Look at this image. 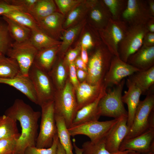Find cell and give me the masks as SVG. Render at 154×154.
<instances>
[{"label": "cell", "instance_id": "obj_5", "mask_svg": "<svg viewBox=\"0 0 154 154\" xmlns=\"http://www.w3.org/2000/svg\"><path fill=\"white\" fill-rule=\"evenodd\" d=\"M125 83L124 79L112 88H107L105 94L100 100L98 110L100 116L118 119L127 116L122 99V92Z\"/></svg>", "mask_w": 154, "mask_h": 154}, {"label": "cell", "instance_id": "obj_18", "mask_svg": "<svg viewBox=\"0 0 154 154\" xmlns=\"http://www.w3.org/2000/svg\"><path fill=\"white\" fill-rule=\"evenodd\" d=\"M65 16L56 11L37 22L40 29L52 38L61 39Z\"/></svg>", "mask_w": 154, "mask_h": 154}, {"label": "cell", "instance_id": "obj_13", "mask_svg": "<svg viewBox=\"0 0 154 154\" xmlns=\"http://www.w3.org/2000/svg\"><path fill=\"white\" fill-rule=\"evenodd\" d=\"M137 69L114 56L104 79V83L107 88L118 84L125 77L139 71Z\"/></svg>", "mask_w": 154, "mask_h": 154}, {"label": "cell", "instance_id": "obj_19", "mask_svg": "<svg viewBox=\"0 0 154 154\" xmlns=\"http://www.w3.org/2000/svg\"><path fill=\"white\" fill-rule=\"evenodd\" d=\"M127 63L139 71L150 68L154 66V46L142 45L129 58Z\"/></svg>", "mask_w": 154, "mask_h": 154}, {"label": "cell", "instance_id": "obj_35", "mask_svg": "<svg viewBox=\"0 0 154 154\" xmlns=\"http://www.w3.org/2000/svg\"><path fill=\"white\" fill-rule=\"evenodd\" d=\"M108 9L112 18L120 20L121 15L125 9L127 0H103Z\"/></svg>", "mask_w": 154, "mask_h": 154}, {"label": "cell", "instance_id": "obj_32", "mask_svg": "<svg viewBox=\"0 0 154 154\" xmlns=\"http://www.w3.org/2000/svg\"><path fill=\"white\" fill-rule=\"evenodd\" d=\"M17 121L5 114L0 116V140L19 138L21 133L18 131Z\"/></svg>", "mask_w": 154, "mask_h": 154}, {"label": "cell", "instance_id": "obj_4", "mask_svg": "<svg viewBox=\"0 0 154 154\" xmlns=\"http://www.w3.org/2000/svg\"><path fill=\"white\" fill-rule=\"evenodd\" d=\"M53 100L55 114L63 118L69 128L78 110L75 89L68 78L63 88L56 90Z\"/></svg>", "mask_w": 154, "mask_h": 154}, {"label": "cell", "instance_id": "obj_16", "mask_svg": "<svg viewBox=\"0 0 154 154\" xmlns=\"http://www.w3.org/2000/svg\"><path fill=\"white\" fill-rule=\"evenodd\" d=\"M106 89L104 82L95 85L88 84L86 81L80 83L75 89L78 111L95 101Z\"/></svg>", "mask_w": 154, "mask_h": 154}, {"label": "cell", "instance_id": "obj_51", "mask_svg": "<svg viewBox=\"0 0 154 154\" xmlns=\"http://www.w3.org/2000/svg\"><path fill=\"white\" fill-rule=\"evenodd\" d=\"M148 4L150 13L153 17H154V0H147Z\"/></svg>", "mask_w": 154, "mask_h": 154}, {"label": "cell", "instance_id": "obj_34", "mask_svg": "<svg viewBox=\"0 0 154 154\" xmlns=\"http://www.w3.org/2000/svg\"><path fill=\"white\" fill-rule=\"evenodd\" d=\"M21 74L19 67L15 60L5 57L4 54L1 56L0 58V78H12Z\"/></svg>", "mask_w": 154, "mask_h": 154}, {"label": "cell", "instance_id": "obj_37", "mask_svg": "<svg viewBox=\"0 0 154 154\" xmlns=\"http://www.w3.org/2000/svg\"><path fill=\"white\" fill-rule=\"evenodd\" d=\"M7 25L0 23V52L6 54L11 42Z\"/></svg>", "mask_w": 154, "mask_h": 154}, {"label": "cell", "instance_id": "obj_56", "mask_svg": "<svg viewBox=\"0 0 154 154\" xmlns=\"http://www.w3.org/2000/svg\"><path fill=\"white\" fill-rule=\"evenodd\" d=\"M3 54L1 52H0V58L1 57V56L3 55Z\"/></svg>", "mask_w": 154, "mask_h": 154}, {"label": "cell", "instance_id": "obj_47", "mask_svg": "<svg viewBox=\"0 0 154 154\" xmlns=\"http://www.w3.org/2000/svg\"><path fill=\"white\" fill-rule=\"evenodd\" d=\"M76 69H81L87 71V65L82 61L80 55L74 62Z\"/></svg>", "mask_w": 154, "mask_h": 154}, {"label": "cell", "instance_id": "obj_27", "mask_svg": "<svg viewBox=\"0 0 154 154\" xmlns=\"http://www.w3.org/2000/svg\"><path fill=\"white\" fill-rule=\"evenodd\" d=\"M86 23V19H85L76 25L64 30L58 54L59 57H64Z\"/></svg>", "mask_w": 154, "mask_h": 154}, {"label": "cell", "instance_id": "obj_42", "mask_svg": "<svg viewBox=\"0 0 154 154\" xmlns=\"http://www.w3.org/2000/svg\"><path fill=\"white\" fill-rule=\"evenodd\" d=\"M81 46L80 44L73 48L69 49L65 54L63 60L66 64L68 66L74 62L80 54Z\"/></svg>", "mask_w": 154, "mask_h": 154}, {"label": "cell", "instance_id": "obj_48", "mask_svg": "<svg viewBox=\"0 0 154 154\" xmlns=\"http://www.w3.org/2000/svg\"><path fill=\"white\" fill-rule=\"evenodd\" d=\"M76 72L77 78L80 83L86 80L87 76V72L81 69H76Z\"/></svg>", "mask_w": 154, "mask_h": 154}, {"label": "cell", "instance_id": "obj_43", "mask_svg": "<svg viewBox=\"0 0 154 154\" xmlns=\"http://www.w3.org/2000/svg\"><path fill=\"white\" fill-rule=\"evenodd\" d=\"M15 11H24L27 13V10L24 7L9 4L5 0L0 1V15Z\"/></svg>", "mask_w": 154, "mask_h": 154}, {"label": "cell", "instance_id": "obj_22", "mask_svg": "<svg viewBox=\"0 0 154 154\" xmlns=\"http://www.w3.org/2000/svg\"><path fill=\"white\" fill-rule=\"evenodd\" d=\"M106 89H104L102 91L95 101L84 106L78 111L72 125L98 120L101 116L98 112V103L101 98L106 93Z\"/></svg>", "mask_w": 154, "mask_h": 154}, {"label": "cell", "instance_id": "obj_17", "mask_svg": "<svg viewBox=\"0 0 154 154\" xmlns=\"http://www.w3.org/2000/svg\"><path fill=\"white\" fill-rule=\"evenodd\" d=\"M87 16L90 26L97 31L105 28L112 18L110 13L103 0H96Z\"/></svg>", "mask_w": 154, "mask_h": 154}, {"label": "cell", "instance_id": "obj_23", "mask_svg": "<svg viewBox=\"0 0 154 154\" xmlns=\"http://www.w3.org/2000/svg\"><path fill=\"white\" fill-rule=\"evenodd\" d=\"M96 0H84L77 5L66 15L63 24L64 30L74 26L84 19Z\"/></svg>", "mask_w": 154, "mask_h": 154}, {"label": "cell", "instance_id": "obj_21", "mask_svg": "<svg viewBox=\"0 0 154 154\" xmlns=\"http://www.w3.org/2000/svg\"><path fill=\"white\" fill-rule=\"evenodd\" d=\"M0 83L15 88L23 93L31 102L37 104L36 94L33 84L28 76L20 74L10 78H0Z\"/></svg>", "mask_w": 154, "mask_h": 154}, {"label": "cell", "instance_id": "obj_2", "mask_svg": "<svg viewBox=\"0 0 154 154\" xmlns=\"http://www.w3.org/2000/svg\"><path fill=\"white\" fill-rule=\"evenodd\" d=\"M114 56L102 42L95 46L87 65L86 81L92 85L103 83Z\"/></svg>", "mask_w": 154, "mask_h": 154}, {"label": "cell", "instance_id": "obj_50", "mask_svg": "<svg viewBox=\"0 0 154 154\" xmlns=\"http://www.w3.org/2000/svg\"><path fill=\"white\" fill-rule=\"evenodd\" d=\"M146 25L149 32L154 33V17L150 19Z\"/></svg>", "mask_w": 154, "mask_h": 154}, {"label": "cell", "instance_id": "obj_15", "mask_svg": "<svg viewBox=\"0 0 154 154\" xmlns=\"http://www.w3.org/2000/svg\"><path fill=\"white\" fill-rule=\"evenodd\" d=\"M154 129H149L136 137L124 139L119 151L129 150L143 154L154 152Z\"/></svg>", "mask_w": 154, "mask_h": 154}, {"label": "cell", "instance_id": "obj_40", "mask_svg": "<svg viewBox=\"0 0 154 154\" xmlns=\"http://www.w3.org/2000/svg\"><path fill=\"white\" fill-rule=\"evenodd\" d=\"M17 139L7 138L0 140V154H14Z\"/></svg>", "mask_w": 154, "mask_h": 154}, {"label": "cell", "instance_id": "obj_57", "mask_svg": "<svg viewBox=\"0 0 154 154\" xmlns=\"http://www.w3.org/2000/svg\"></svg>", "mask_w": 154, "mask_h": 154}, {"label": "cell", "instance_id": "obj_36", "mask_svg": "<svg viewBox=\"0 0 154 154\" xmlns=\"http://www.w3.org/2000/svg\"><path fill=\"white\" fill-rule=\"evenodd\" d=\"M82 154H113L106 149L103 139L96 142L88 141L82 145Z\"/></svg>", "mask_w": 154, "mask_h": 154}, {"label": "cell", "instance_id": "obj_39", "mask_svg": "<svg viewBox=\"0 0 154 154\" xmlns=\"http://www.w3.org/2000/svg\"><path fill=\"white\" fill-rule=\"evenodd\" d=\"M83 0H55L60 13L64 16Z\"/></svg>", "mask_w": 154, "mask_h": 154}, {"label": "cell", "instance_id": "obj_7", "mask_svg": "<svg viewBox=\"0 0 154 154\" xmlns=\"http://www.w3.org/2000/svg\"><path fill=\"white\" fill-rule=\"evenodd\" d=\"M28 77L35 90L37 105L53 100L56 89L48 72L42 70L34 63L31 67Z\"/></svg>", "mask_w": 154, "mask_h": 154}, {"label": "cell", "instance_id": "obj_8", "mask_svg": "<svg viewBox=\"0 0 154 154\" xmlns=\"http://www.w3.org/2000/svg\"><path fill=\"white\" fill-rule=\"evenodd\" d=\"M148 32L146 25L128 26L118 45L119 56L122 60L127 62L129 58L142 46L143 38Z\"/></svg>", "mask_w": 154, "mask_h": 154}, {"label": "cell", "instance_id": "obj_41", "mask_svg": "<svg viewBox=\"0 0 154 154\" xmlns=\"http://www.w3.org/2000/svg\"><path fill=\"white\" fill-rule=\"evenodd\" d=\"M94 38L91 33H85L82 36L80 43L81 47L87 50L95 47L102 42L98 43L95 42Z\"/></svg>", "mask_w": 154, "mask_h": 154}, {"label": "cell", "instance_id": "obj_14", "mask_svg": "<svg viewBox=\"0 0 154 154\" xmlns=\"http://www.w3.org/2000/svg\"><path fill=\"white\" fill-rule=\"evenodd\" d=\"M127 116H122L112 126L103 138L106 148L111 153L119 152L120 146L128 134Z\"/></svg>", "mask_w": 154, "mask_h": 154}, {"label": "cell", "instance_id": "obj_9", "mask_svg": "<svg viewBox=\"0 0 154 154\" xmlns=\"http://www.w3.org/2000/svg\"><path fill=\"white\" fill-rule=\"evenodd\" d=\"M38 51L29 40L21 42L12 43L6 54L17 61L21 74L28 76Z\"/></svg>", "mask_w": 154, "mask_h": 154}, {"label": "cell", "instance_id": "obj_45", "mask_svg": "<svg viewBox=\"0 0 154 154\" xmlns=\"http://www.w3.org/2000/svg\"><path fill=\"white\" fill-rule=\"evenodd\" d=\"M68 69V78L75 89L79 86L80 82L77 78L76 68L74 62L69 65Z\"/></svg>", "mask_w": 154, "mask_h": 154}, {"label": "cell", "instance_id": "obj_12", "mask_svg": "<svg viewBox=\"0 0 154 154\" xmlns=\"http://www.w3.org/2000/svg\"><path fill=\"white\" fill-rule=\"evenodd\" d=\"M147 0H127L120 20L128 26L146 25L152 17Z\"/></svg>", "mask_w": 154, "mask_h": 154}, {"label": "cell", "instance_id": "obj_26", "mask_svg": "<svg viewBox=\"0 0 154 154\" xmlns=\"http://www.w3.org/2000/svg\"><path fill=\"white\" fill-rule=\"evenodd\" d=\"M68 66L65 64L63 58L59 57L48 72L56 90L62 88L68 78Z\"/></svg>", "mask_w": 154, "mask_h": 154}, {"label": "cell", "instance_id": "obj_52", "mask_svg": "<svg viewBox=\"0 0 154 154\" xmlns=\"http://www.w3.org/2000/svg\"><path fill=\"white\" fill-rule=\"evenodd\" d=\"M56 154H66L65 150L60 143H58Z\"/></svg>", "mask_w": 154, "mask_h": 154}, {"label": "cell", "instance_id": "obj_30", "mask_svg": "<svg viewBox=\"0 0 154 154\" xmlns=\"http://www.w3.org/2000/svg\"><path fill=\"white\" fill-rule=\"evenodd\" d=\"M57 135L59 141L63 147L66 154H74L73 148L71 140V135L63 118L55 114Z\"/></svg>", "mask_w": 154, "mask_h": 154}, {"label": "cell", "instance_id": "obj_25", "mask_svg": "<svg viewBox=\"0 0 154 154\" xmlns=\"http://www.w3.org/2000/svg\"><path fill=\"white\" fill-rule=\"evenodd\" d=\"M60 45L38 50L33 63L48 73L56 60Z\"/></svg>", "mask_w": 154, "mask_h": 154}, {"label": "cell", "instance_id": "obj_46", "mask_svg": "<svg viewBox=\"0 0 154 154\" xmlns=\"http://www.w3.org/2000/svg\"><path fill=\"white\" fill-rule=\"evenodd\" d=\"M142 45L147 46H154V33L148 32L145 35Z\"/></svg>", "mask_w": 154, "mask_h": 154}, {"label": "cell", "instance_id": "obj_24", "mask_svg": "<svg viewBox=\"0 0 154 154\" xmlns=\"http://www.w3.org/2000/svg\"><path fill=\"white\" fill-rule=\"evenodd\" d=\"M128 78L140 89L142 94L146 95L154 87V66L146 70L137 72Z\"/></svg>", "mask_w": 154, "mask_h": 154}, {"label": "cell", "instance_id": "obj_53", "mask_svg": "<svg viewBox=\"0 0 154 154\" xmlns=\"http://www.w3.org/2000/svg\"><path fill=\"white\" fill-rule=\"evenodd\" d=\"M72 145L76 154H82V148H79L77 145L74 140L73 141Z\"/></svg>", "mask_w": 154, "mask_h": 154}, {"label": "cell", "instance_id": "obj_6", "mask_svg": "<svg viewBox=\"0 0 154 154\" xmlns=\"http://www.w3.org/2000/svg\"><path fill=\"white\" fill-rule=\"evenodd\" d=\"M40 106L41 122L36 147L48 148L52 145L54 138L57 134L53 100L44 103Z\"/></svg>", "mask_w": 154, "mask_h": 154}, {"label": "cell", "instance_id": "obj_55", "mask_svg": "<svg viewBox=\"0 0 154 154\" xmlns=\"http://www.w3.org/2000/svg\"><path fill=\"white\" fill-rule=\"evenodd\" d=\"M129 150H126L123 151H119L117 153H113V154H127Z\"/></svg>", "mask_w": 154, "mask_h": 154}, {"label": "cell", "instance_id": "obj_1", "mask_svg": "<svg viewBox=\"0 0 154 154\" xmlns=\"http://www.w3.org/2000/svg\"><path fill=\"white\" fill-rule=\"evenodd\" d=\"M5 114L19 121L21 128L14 154H24L27 148L36 146L41 112L35 111L22 100L18 99L6 110Z\"/></svg>", "mask_w": 154, "mask_h": 154}, {"label": "cell", "instance_id": "obj_44", "mask_svg": "<svg viewBox=\"0 0 154 154\" xmlns=\"http://www.w3.org/2000/svg\"><path fill=\"white\" fill-rule=\"evenodd\" d=\"M38 0H5L7 3L15 5L25 8L28 13L34 7Z\"/></svg>", "mask_w": 154, "mask_h": 154}, {"label": "cell", "instance_id": "obj_3", "mask_svg": "<svg viewBox=\"0 0 154 154\" xmlns=\"http://www.w3.org/2000/svg\"><path fill=\"white\" fill-rule=\"evenodd\" d=\"M154 88L140 100L135 111L132 125L125 139L136 137L149 129H154Z\"/></svg>", "mask_w": 154, "mask_h": 154}, {"label": "cell", "instance_id": "obj_10", "mask_svg": "<svg viewBox=\"0 0 154 154\" xmlns=\"http://www.w3.org/2000/svg\"><path fill=\"white\" fill-rule=\"evenodd\" d=\"M128 27L127 24L121 20L111 18L105 28L98 31L102 42L115 56L119 57L118 45Z\"/></svg>", "mask_w": 154, "mask_h": 154}, {"label": "cell", "instance_id": "obj_31", "mask_svg": "<svg viewBox=\"0 0 154 154\" xmlns=\"http://www.w3.org/2000/svg\"><path fill=\"white\" fill-rule=\"evenodd\" d=\"M3 19L7 23L10 36L15 42H21L29 39L31 33V29L5 17L3 16Z\"/></svg>", "mask_w": 154, "mask_h": 154}, {"label": "cell", "instance_id": "obj_38", "mask_svg": "<svg viewBox=\"0 0 154 154\" xmlns=\"http://www.w3.org/2000/svg\"><path fill=\"white\" fill-rule=\"evenodd\" d=\"M59 139L57 134L54 136L52 144L48 148H38L30 147L26 149L24 154H56Z\"/></svg>", "mask_w": 154, "mask_h": 154}, {"label": "cell", "instance_id": "obj_33", "mask_svg": "<svg viewBox=\"0 0 154 154\" xmlns=\"http://www.w3.org/2000/svg\"><path fill=\"white\" fill-rule=\"evenodd\" d=\"M2 15L29 28L31 31L40 29L37 21L28 13L23 11H15Z\"/></svg>", "mask_w": 154, "mask_h": 154}, {"label": "cell", "instance_id": "obj_49", "mask_svg": "<svg viewBox=\"0 0 154 154\" xmlns=\"http://www.w3.org/2000/svg\"><path fill=\"white\" fill-rule=\"evenodd\" d=\"M80 56L82 61L87 65L88 62L89 57L87 50L81 47Z\"/></svg>", "mask_w": 154, "mask_h": 154}, {"label": "cell", "instance_id": "obj_20", "mask_svg": "<svg viewBox=\"0 0 154 154\" xmlns=\"http://www.w3.org/2000/svg\"><path fill=\"white\" fill-rule=\"evenodd\" d=\"M127 91L125 92L122 96V101L127 105L128 109L127 125L130 128L136 110L140 101L142 93L139 88L128 78L126 82Z\"/></svg>", "mask_w": 154, "mask_h": 154}, {"label": "cell", "instance_id": "obj_11", "mask_svg": "<svg viewBox=\"0 0 154 154\" xmlns=\"http://www.w3.org/2000/svg\"><path fill=\"white\" fill-rule=\"evenodd\" d=\"M118 119L105 121L98 120L72 125L68 128L71 136L82 135L89 137L91 141L96 142L103 139Z\"/></svg>", "mask_w": 154, "mask_h": 154}, {"label": "cell", "instance_id": "obj_54", "mask_svg": "<svg viewBox=\"0 0 154 154\" xmlns=\"http://www.w3.org/2000/svg\"><path fill=\"white\" fill-rule=\"evenodd\" d=\"M127 154H154V152H150L148 153L143 154L140 153L133 151H129Z\"/></svg>", "mask_w": 154, "mask_h": 154}, {"label": "cell", "instance_id": "obj_28", "mask_svg": "<svg viewBox=\"0 0 154 154\" xmlns=\"http://www.w3.org/2000/svg\"><path fill=\"white\" fill-rule=\"evenodd\" d=\"M29 40L38 50L60 45L61 41L55 39L40 29L31 31Z\"/></svg>", "mask_w": 154, "mask_h": 154}, {"label": "cell", "instance_id": "obj_29", "mask_svg": "<svg viewBox=\"0 0 154 154\" xmlns=\"http://www.w3.org/2000/svg\"><path fill=\"white\" fill-rule=\"evenodd\" d=\"M56 11L54 1L38 0L29 13L37 22Z\"/></svg>", "mask_w": 154, "mask_h": 154}]
</instances>
